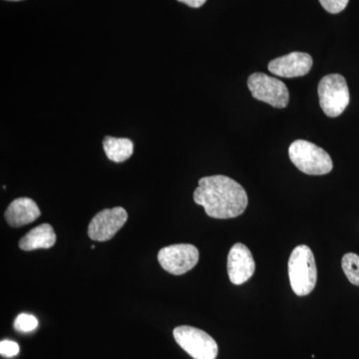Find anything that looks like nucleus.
<instances>
[{"label":"nucleus","mask_w":359,"mask_h":359,"mask_svg":"<svg viewBox=\"0 0 359 359\" xmlns=\"http://www.w3.org/2000/svg\"><path fill=\"white\" fill-rule=\"evenodd\" d=\"M194 201L204 207L208 216L215 219L237 218L245 211L249 203L245 189L223 175L200 179Z\"/></svg>","instance_id":"1"},{"label":"nucleus","mask_w":359,"mask_h":359,"mask_svg":"<svg viewBox=\"0 0 359 359\" xmlns=\"http://www.w3.org/2000/svg\"><path fill=\"white\" fill-rule=\"evenodd\" d=\"M290 285L295 294L304 297L313 292L318 280L316 259L308 245H297L289 259Z\"/></svg>","instance_id":"2"},{"label":"nucleus","mask_w":359,"mask_h":359,"mask_svg":"<svg viewBox=\"0 0 359 359\" xmlns=\"http://www.w3.org/2000/svg\"><path fill=\"white\" fill-rule=\"evenodd\" d=\"M290 159L299 171L311 176L327 175L334 169V163L327 151L306 140L290 144Z\"/></svg>","instance_id":"3"},{"label":"nucleus","mask_w":359,"mask_h":359,"mask_svg":"<svg viewBox=\"0 0 359 359\" xmlns=\"http://www.w3.org/2000/svg\"><path fill=\"white\" fill-rule=\"evenodd\" d=\"M318 98L323 113L330 118L339 117L351 101L346 78L340 74H328L318 84Z\"/></svg>","instance_id":"4"},{"label":"nucleus","mask_w":359,"mask_h":359,"mask_svg":"<svg viewBox=\"0 0 359 359\" xmlns=\"http://www.w3.org/2000/svg\"><path fill=\"white\" fill-rule=\"evenodd\" d=\"M173 334L177 344L194 359L217 358L218 344L204 330L183 325L175 328Z\"/></svg>","instance_id":"5"},{"label":"nucleus","mask_w":359,"mask_h":359,"mask_svg":"<svg viewBox=\"0 0 359 359\" xmlns=\"http://www.w3.org/2000/svg\"><path fill=\"white\" fill-rule=\"evenodd\" d=\"M248 87L257 100L283 109L290 102V92L285 84L264 73H252L248 79Z\"/></svg>","instance_id":"6"},{"label":"nucleus","mask_w":359,"mask_h":359,"mask_svg":"<svg viewBox=\"0 0 359 359\" xmlns=\"http://www.w3.org/2000/svg\"><path fill=\"white\" fill-rule=\"evenodd\" d=\"M158 261L168 273L184 275L195 268L199 262V250L190 244L169 245L160 250Z\"/></svg>","instance_id":"7"},{"label":"nucleus","mask_w":359,"mask_h":359,"mask_svg":"<svg viewBox=\"0 0 359 359\" xmlns=\"http://www.w3.org/2000/svg\"><path fill=\"white\" fill-rule=\"evenodd\" d=\"M128 219L126 210L122 207L105 209L92 219L88 226V236L96 242H106L114 237Z\"/></svg>","instance_id":"8"},{"label":"nucleus","mask_w":359,"mask_h":359,"mask_svg":"<svg viewBox=\"0 0 359 359\" xmlns=\"http://www.w3.org/2000/svg\"><path fill=\"white\" fill-rule=\"evenodd\" d=\"M256 269L254 257L245 245L236 244L231 247L228 256V275L233 285H241L252 278Z\"/></svg>","instance_id":"9"},{"label":"nucleus","mask_w":359,"mask_h":359,"mask_svg":"<svg viewBox=\"0 0 359 359\" xmlns=\"http://www.w3.org/2000/svg\"><path fill=\"white\" fill-rule=\"evenodd\" d=\"M313 57L304 52H292L273 59L269 63V71L278 77L297 78L309 74L313 67Z\"/></svg>","instance_id":"10"},{"label":"nucleus","mask_w":359,"mask_h":359,"mask_svg":"<svg viewBox=\"0 0 359 359\" xmlns=\"http://www.w3.org/2000/svg\"><path fill=\"white\" fill-rule=\"evenodd\" d=\"M40 214L39 205L34 201L30 198H18L8 205L4 217L9 226L20 228L36 221Z\"/></svg>","instance_id":"11"},{"label":"nucleus","mask_w":359,"mask_h":359,"mask_svg":"<svg viewBox=\"0 0 359 359\" xmlns=\"http://www.w3.org/2000/svg\"><path fill=\"white\" fill-rule=\"evenodd\" d=\"M56 243V233L49 224H42L32 229L20 241L21 250L30 252L39 249H50Z\"/></svg>","instance_id":"12"},{"label":"nucleus","mask_w":359,"mask_h":359,"mask_svg":"<svg viewBox=\"0 0 359 359\" xmlns=\"http://www.w3.org/2000/svg\"><path fill=\"white\" fill-rule=\"evenodd\" d=\"M103 149L108 159L122 163L133 155L134 144L128 138L106 136L103 140Z\"/></svg>","instance_id":"13"},{"label":"nucleus","mask_w":359,"mask_h":359,"mask_svg":"<svg viewBox=\"0 0 359 359\" xmlns=\"http://www.w3.org/2000/svg\"><path fill=\"white\" fill-rule=\"evenodd\" d=\"M342 269L347 280L353 285L359 287V256L353 252L344 255L341 261Z\"/></svg>","instance_id":"14"},{"label":"nucleus","mask_w":359,"mask_h":359,"mask_svg":"<svg viewBox=\"0 0 359 359\" xmlns=\"http://www.w3.org/2000/svg\"><path fill=\"white\" fill-rule=\"evenodd\" d=\"M39 327V320L32 314L21 313L14 321V328L18 332H30Z\"/></svg>","instance_id":"15"},{"label":"nucleus","mask_w":359,"mask_h":359,"mask_svg":"<svg viewBox=\"0 0 359 359\" xmlns=\"http://www.w3.org/2000/svg\"><path fill=\"white\" fill-rule=\"evenodd\" d=\"M349 0H320L321 6L332 14H337L344 11L348 4Z\"/></svg>","instance_id":"16"},{"label":"nucleus","mask_w":359,"mask_h":359,"mask_svg":"<svg viewBox=\"0 0 359 359\" xmlns=\"http://www.w3.org/2000/svg\"><path fill=\"white\" fill-rule=\"evenodd\" d=\"M20 346L11 340H2L0 342V353L6 358H14L20 353Z\"/></svg>","instance_id":"17"},{"label":"nucleus","mask_w":359,"mask_h":359,"mask_svg":"<svg viewBox=\"0 0 359 359\" xmlns=\"http://www.w3.org/2000/svg\"><path fill=\"white\" fill-rule=\"evenodd\" d=\"M178 1L193 7V8H199V7L204 6L207 0H178Z\"/></svg>","instance_id":"18"},{"label":"nucleus","mask_w":359,"mask_h":359,"mask_svg":"<svg viewBox=\"0 0 359 359\" xmlns=\"http://www.w3.org/2000/svg\"><path fill=\"white\" fill-rule=\"evenodd\" d=\"M7 1H21V0H7Z\"/></svg>","instance_id":"19"}]
</instances>
